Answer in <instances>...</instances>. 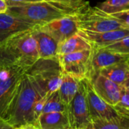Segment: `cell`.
I'll return each instance as SVG.
<instances>
[{
    "instance_id": "1",
    "label": "cell",
    "mask_w": 129,
    "mask_h": 129,
    "mask_svg": "<svg viewBox=\"0 0 129 129\" xmlns=\"http://www.w3.org/2000/svg\"><path fill=\"white\" fill-rule=\"evenodd\" d=\"M42 95L33 79L24 74L20 85L1 119L16 129L23 125L35 122L34 105Z\"/></svg>"
},
{
    "instance_id": "25",
    "label": "cell",
    "mask_w": 129,
    "mask_h": 129,
    "mask_svg": "<svg viewBox=\"0 0 129 129\" xmlns=\"http://www.w3.org/2000/svg\"><path fill=\"white\" fill-rule=\"evenodd\" d=\"M105 48L119 54L129 55V36Z\"/></svg>"
},
{
    "instance_id": "9",
    "label": "cell",
    "mask_w": 129,
    "mask_h": 129,
    "mask_svg": "<svg viewBox=\"0 0 129 129\" xmlns=\"http://www.w3.org/2000/svg\"><path fill=\"white\" fill-rule=\"evenodd\" d=\"M49 34L58 43L79 33V26L75 14H69L51 21L41 26H36Z\"/></svg>"
},
{
    "instance_id": "17",
    "label": "cell",
    "mask_w": 129,
    "mask_h": 129,
    "mask_svg": "<svg viewBox=\"0 0 129 129\" xmlns=\"http://www.w3.org/2000/svg\"><path fill=\"white\" fill-rule=\"evenodd\" d=\"M91 48L92 47L91 44L79 34L76 33L58 44L57 56L72 54L85 50H91Z\"/></svg>"
},
{
    "instance_id": "13",
    "label": "cell",
    "mask_w": 129,
    "mask_h": 129,
    "mask_svg": "<svg viewBox=\"0 0 129 129\" xmlns=\"http://www.w3.org/2000/svg\"><path fill=\"white\" fill-rule=\"evenodd\" d=\"M78 34L87 40L91 47L105 48L129 36V29L122 28L103 33L79 31Z\"/></svg>"
},
{
    "instance_id": "34",
    "label": "cell",
    "mask_w": 129,
    "mask_h": 129,
    "mask_svg": "<svg viewBox=\"0 0 129 129\" xmlns=\"http://www.w3.org/2000/svg\"><path fill=\"white\" fill-rule=\"evenodd\" d=\"M127 63H128V68H129V59H128V60L127 61Z\"/></svg>"
},
{
    "instance_id": "22",
    "label": "cell",
    "mask_w": 129,
    "mask_h": 129,
    "mask_svg": "<svg viewBox=\"0 0 129 129\" xmlns=\"http://www.w3.org/2000/svg\"><path fill=\"white\" fill-rule=\"evenodd\" d=\"M68 106L65 104L60 99L58 91L52 93L42 111V113H67Z\"/></svg>"
},
{
    "instance_id": "18",
    "label": "cell",
    "mask_w": 129,
    "mask_h": 129,
    "mask_svg": "<svg viewBox=\"0 0 129 129\" xmlns=\"http://www.w3.org/2000/svg\"><path fill=\"white\" fill-rule=\"evenodd\" d=\"M79 79L63 73L61 85L58 90V94L62 101L67 106L79 90Z\"/></svg>"
},
{
    "instance_id": "14",
    "label": "cell",
    "mask_w": 129,
    "mask_h": 129,
    "mask_svg": "<svg viewBox=\"0 0 129 129\" xmlns=\"http://www.w3.org/2000/svg\"><path fill=\"white\" fill-rule=\"evenodd\" d=\"M34 27L36 26L7 12L0 14V46L11 36Z\"/></svg>"
},
{
    "instance_id": "11",
    "label": "cell",
    "mask_w": 129,
    "mask_h": 129,
    "mask_svg": "<svg viewBox=\"0 0 129 129\" xmlns=\"http://www.w3.org/2000/svg\"><path fill=\"white\" fill-rule=\"evenodd\" d=\"M91 50V74L90 78L88 79H91L104 69L118 63L127 62L129 59V55L112 51L107 48L92 47Z\"/></svg>"
},
{
    "instance_id": "5",
    "label": "cell",
    "mask_w": 129,
    "mask_h": 129,
    "mask_svg": "<svg viewBox=\"0 0 129 129\" xmlns=\"http://www.w3.org/2000/svg\"><path fill=\"white\" fill-rule=\"evenodd\" d=\"M74 14L77 19L79 31L103 33L125 28L110 14L97 6H90L87 2Z\"/></svg>"
},
{
    "instance_id": "29",
    "label": "cell",
    "mask_w": 129,
    "mask_h": 129,
    "mask_svg": "<svg viewBox=\"0 0 129 129\" xmlns=\"http://www.w3.org/2000/svg\"><path fill=\"white\" fill-rule=\"evenodd\" d=\"M8 3V5H15V4H24V3H31V2H37L43 0H5Z\"/></svg>"
},
{
    "instance_id": "32",
    "label": "cell",
    "mask_w": 129,
    "mask_h": 129,
    "mask_svg": "<svg viewBox=\"0 0 129 129\" xmlns=\"http://www.w3.org/2000/svg\"><path fill=\"white\" fill-rule=\"evenodd\" d=\"M0 129H14L0 119Z\"/></svg>"
},
{
    "instance_id": "24",
    "label": "cell",
    "mask_w": 129,
    "mask_h": 129,
    "mask_svg": "<svg viewBox=\"0 0 129 129\" xmlns=\"http://www.w3.org/2000/svg\"><path fill=\"white\" fill-rule=\"evenodd\" d=\"M113 107L120 116L129 118V92L123 87L122 88L119 101Z\"/></svg>"
},
{
    "instance_id": "2",
    "label": "cell",
    "mask_w": 129,
    "mask_h": 129,
    "mask_svg": "<svg viewBox=\"0 0 129 129\" xmlns=\"http://www.w3.org/2000/svg\"><path fill=\"white\" fill-rule=\"evenodd\" d=\"M7 13L34 26H41L70 14L57 5L45 1L11 5Z\"/></svg>"
},
{
    "instance_id": "33",
    "label": "cell",
    "mask_w": 129,
    "mask_h": 129,
    "mask_svg": "<svg viewBox=\"0 0 129 129\" xmlns=\"http://www.w3.org/2000/svg\"><path fill=\"white\" fill-rule=\"evenodd\" d=\"M122 87H123L128 92H129V76H128L127 79L125 80V82L124 85H122Z\"/></svg>"
},
{
    "instance_id": "10",
    "label": "cell",
    "mask_w": 129,
    "mask_h": 129,
    "mask_svg": "<svg viewBox=\"0 0 129 129\" xmlns=\"http://www.w3.org/2000/svg\"><path fill=\"white\" fill-rule=\"evenodd\" d=\"M86 98L91 122L97 119H111L120 116L113 107L96 94L88 79H86Z\"/></svg>"
},
{
    "instance_id": "16",
    "label": "cell",
    "mask_w": 129,
    "mask_h": 129,
    "mask_svg": "<svg viewBox=\"0 0 129 129\" xmlns=\"http://www.w3.org/2000/svg\"><path fill=\"white\" fill-rule=\"evenodd\" d=\"M35 123L40 129H70L67 113H42Z\"/></svg>"
},
{
    "instance_id": "35",
    "label": "cell",
    "mask_w": 129,
    "mask_h": 129,
    "mask_svg": "<svg viewBox=\"0 0 129 129\" xmlns=\"http://www.w3.org/2000/svg\"><path fill=\"white\" fill-rule=\"evenodd\" d=\"M70 129H84V128H70Z\"/></svg>"
},
{
    "instance_id": "26",
    "label": "cell",
    "mask_w": 129,
    "mask_h": 129,
    "mask_svg": "<svg viewBox=\"0 0 129 129\" xmlns=\"http://www.w3.org/2000/svg\"><path fill=\"white\" fill-rule=\"evenodd\" d=\"M51 94H47L45 96L42 97L39 100L36 101V103L34 105L33 108V116H34V120L35 122L36 119L39 117V116L42 113V111L44 110V107Z\"/></svg>"
},
{
    "instance_id": "31",
    "label": "cell",
    "mask_w": 129,
    "mask_h": 129,
    "mask_svg": "<svg viewBox=\"0 0 129 129\" xmlns=\"http://www.w3.org/2000/svg\"><path fill=\"white\" fill-rule=\"evenodd\" d=\"M8 8V3L5 0H0V14L7 12Z\"/></svg>"
},
{
    "instance_id": "30",
    "label": "cell",
    "mask_w": 129,
    "mask_h": 129,
    "mask_svg": "<svg viewBox=\"0 0 129 129\" xmlns=\"http://www.w3.org/2000/svg\"><path fill=\"white\" fill-rule=\"evenodd\" d=\"M16 129H40L39 127L35 123H28V124H26V125H23L19 128Z\"/></svg>"
},
{
    "instance_id": "3",
    "label": "cell",
    "mask_w": 129,
    "mask_h": 129,
    "mask_svg": "<svg viewBox=\"0 0 129 129\" xmlns=\"http://www.w3.org/2000/svg\"><path fill=\"white\" fill-rule=\"evenodd\" d=\"M26 74L30 76L43 97L59 90L63 73L57 57L51 59L39 58L26 70Z\"/></svg>"
},
{
    "instance_id": "15",
    "label": "cell",
    "mask_w": 129,
    "mask_h": 129,
    "mask_svg": "<svg viewBox=\"0 0 129 129\" xmlns=\"http://www.w3.org/2000/svg\"><path fill=\"white\" fill-rule=\"evenodd\" d=\"M33 35L37 43L39 58L51 59L57 57L59 43L53 37L38 27L33 29Z\"/></svg>"
},
{
    "instance_id": "6",
    "label": "cell",
    "mask_w": 129,
    "mask_h": 129,
    "mask_svg": "<svg viewBox=\"0 0 129 129\" xmlns=\"http://www.w3.org/2000/svg\"><path fill=\"white\" fill-rule=\"evenodd\" d=\"M26 70L15 63L0 67V118L13 98Z\"/></svg>"
},
{
    "instance_id": "28",
    "label": "cell",
    "mask_w": 129,
    "mask_h": 129,
    "mask_svg": "<svg viewBox=\"0 0 129 129\" xmlns=\"http://www.w3.org/2000/svg\"><path fill=\"white\" fill-rule=\"evenodd\" d=\"M9 63H14L5 52L3 46H0V67Z\"/></svg>"
},
{
    "instance_id": "8",
    "label": "cell",
    "mask_w": 129,
    "mask_h": 129,
    "mask_svg": "<svg viewBox=\"0 0 129 129\" xmlns=\"http://www.w3.org/2000/svg\"><path fill=\"white\" fill-rule=\"evenodd\" d=\"M91 49L57 56L63 73L79 80L89 79L92 55Z\"/></svg>"
},
{
    "instance_id": "27",
    "label": "cell",
    "mask_w": 129,
    "mask_h": 129,
    "mask_svg": "<svg viewBox=\"0 0 129 129\" xmlns=\"http://www.w3.org/2000/svg\"><path fill=\"white\" fill-rule=\"evenodd\" d=\"M110 15L116 20H117L125 28L129 29V10L112 14Z\"/></svg>"
},
{
    "instance_id": "20",
    "label": "cell",
    "mask_w": 129,
    "mask_h": 129,
    "mask_svg": "<svg viewBox=\"0 0 129 129\" xmlns=\"http://www.w3.org/2000/svg\"><path fill=\"white\" fill-rule=\"evenodd\" d=\"M92 125L93 129H129V118L120 116L111 119H97Z\"/></svg>"
},
{
    "instance_id": "21",
    "label": "cell",
    "mask_w": 129,
    "mask_h": 129,
    "mask_svg": "<svg viewBox=\"0 0 129 129\" xmlns=\"http://www.w3.org/2000/svg\"><path fill=\"white\" fill-rule=\"evenodd\" d=\"M108 14L129 10V0H106L97 6Z\"/></svg>"
},
{
    "instance_id": "12",
    "label": "cell",
    "mask_w": 129,
    "mask_h": 129,
    "mask_svg": "<svg viewBox=\"0 0 129 129\" xmlns=\"http://www.w3.org/2000/svg\"><path fill=\"white\" fill-rule=\"evenodd\" d=\"M96 94L108 104L114 107L119 101L122 87L98 73L89 79Z\"/></svg>"
},
{
    "instance_id": "19",
    "label": "cell",
    "mask_w": 129,
    "mask_h": 129,
    "mask_svg": "<svg viewBox=\"0 0 129 129\" xmlns=\"http://www.w3.org/2000/svg\"><path fill=\"white\" fill-rule=\"evenodd\" d=\"M99 73L122 86L129 76V68L127 62H124L104 69Z\"/></svg>"
},
{
    "instance_id": "7",
    "label": "cell",
    "mask_w": 129,
    "mask_h": 129,
    "mask_svg": "<svg viewBox=\"0 0 129 129\" xmlns=\"http://www.w3.org/2000/svg\"><path fill=\"white\" fill-rule=\"evenodd\" d=\"M67 116L70 128L93 129L86 98V79L80 80L79 90L69 104Z\"/></svg>"
},
{
    "instance_id": "23",
    "label": "cell",
    "mask_w": 129,
    "mask_h": 129,
    "mask_svg": "<svg viewBox=\"0 0 129 129\" xmlns=\"http://www.w3.org/2000/svg\"><path fill=\"white\" fill-rule=\"evenodd\" d=\"M57 5L70 14H74L86 2L83 0H43Z\"/></svg>"
},
{
    "instance_id": "4",
    "label": "cell",
    "mask_w": 129,
    "mask_h": 129,
    "mask_svg": "<svg viewBox=\"0 0 129 129\" xmlns=\"http://www.w3.org/2000/svg\"><path fill=\"white\" fill-rule=\"evenodd\" d=\"M2 46L14 63L26 70L39 59L37 43L33 35V29L11 36Z\"/></svg>"
}]
</instances>
